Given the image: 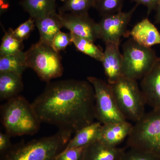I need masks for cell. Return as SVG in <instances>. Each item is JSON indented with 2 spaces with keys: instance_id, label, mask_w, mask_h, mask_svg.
<instances>
[{
  "instance_id": "6da1fadb",
  "label": "cell",
  "mask_w": 160,
  "mask_h": 160,
  "mask_svg": "<svg viewBox=\"0 0 160 160\" xmlns=\"http://www.w3.org/2000/svg\"><path fill=\"white\" fill-rule=\"evenodd\" d=\"M95 93L89 81L50 82L31 103L41 123L75 133L94 122Z\"/></svg>"
},
{
  "instance_id": "7a4b0ae2",
  "label": "cell",
  "mask_w": 160,
  "mask_h": 160,
  "mask_svg": "<svg viewBox=\"0 0 160 160\" xmlns=\"http://www.w3.org/2000/svg\"><path fill=\"white\" fill-rule=\"evenodd\" d=\"M73 134L59 129L52 135L13 145L1 155L0 160H54L65 148Z\"/></svg>"
},
{
  "instance_id": "3957f363",
  "label": "cell",
  "mask_w": 160,
  "mask_h": 160,
  "mask_svg": "<svg viewBox=\"0 0 160 160\" xmlns=\"http://www.w3.org/2000/svg\"><path fill=\"white\" fill-rule=\"evenodd\" d=\"M1 121L6 133L11 137L33 135L41 124L31 103L20 95L1 106Z\"/></svg>"
},
{
  "instance_id": "277c9868",
  "label": "cell",
  "mask_w": 160,
  "mask_h": 160,
  "mask_svg": "<svg viewBox=\"0 0 160 160\" xmlns=\"http://www.w3.org/2000/svg\"><path fill=\"white\" fill-rule=\"evenodd\" d=\"M127 144L130 148L149 152L160 159V109L145 113L135 123Z\"/></svg>"
},
{
  "instance_id": "5b68a950",
  "label": "cell",
  "mask_w": 160,
  "mask_h": 160,
  "mask_svg": "<svg viewBox=\"0 0 160 160\" xmlns=\"http://www.w3.org/2000/svg\"><path fill=\"white\" fill-rule=\"evenodd\" d=\"M26 53L28 68L33 69L43 81L49 82L62 75V57L52 46L39 41L32 44Z\"/></svg>"
},
{
  "instance_id": "8992f818",
  "label": "cell",
  "mask_w": 160,
  "mask_h": 160,
  "mask_svg": "<svg viewBox=\"0 0 160 160\" xmlns=\"http://www.w3.org/2000/svg\"><path fill=\"white\" fill-rule=\"evenodd\" d=\"M111 85L119 109L126 120L136 122L145 114L146 101L137 81L122 77Z\"/></svg>"
},
{
  "instance_id": "52a82bcc",
  "label": "cell",
  "mask_w": 160,
  "mask_h": 160,
  "mask_svg": "<svg viewBox=\"0 0 160 160\" xmlns=\"http://www.w3.org/2000/svg\"><path fill=\"white\" fill-rule=\"evenodd\" d=\"M123 47L122 74L128 78L142 79L159 59L151 48L141 46L132 39L126 42Z\"/></svg>"
},
{
  "instance_id": "ba28073f",
  "label": "cell",
  "mask_w": 160,
  "mask_h": 160,
  "mask_svg": "<svg viewBox=\"0 0 160 160\" xmlns=\"http://www.w3.org/2000/svg\"><path fill=\"white\" fill-rule=\"evenodd\" d=\"M87 80L94 89L96 119L102 125L127 121L119 109L111 85L94 77H88Z\"/></svg>"
},
{
  "instance_id": "9c48e42d",
  "label": "cell",
  "mask_w": 160,
  "mask_h": 160,
  "mask_svg": "<svg viewBox=\"0 0 160 160\" xmlns=\"http://www.w3.org/2000/svg\"><path fill=\"white\" fill-rule=\"evenodd\" d=\"M138 6L137 4L128 12L121 11L103 16L98 23L100 39L103 40L105 43L120 45V40L126 33L128 24Z\"/></svg>"
},
{
  "instance_id": "30bf717a",
  "label": "cell",
  "mask_w": 160,
  "mask_h": 160,
  "mask_svg": "<svg viewBox=\"0 0 160 160\" xmlns=\"http://www.w3.org/2000/svg\"><path fill=\"white\" fill-rule=\"evenodd\" d=\"M59 17L63 28L71 33L93 42L100 39L98 23L89 17L88 12L59 13Z\"/></svg>"
},
{
  "instance_id": "8fae6325",
  "label": "cell",
  "mask_w": 160,
  "mask_h": 160,
  "mask_svg": "<svg viewBox=\"0 0 160 160\" xmlns=\"http://www.w3.org/2000/svg\"><path fill=\"white\" fill-rule=\"evenodd\" d=\"M141 89L146 104L153 109H160V58L142 79Z\"/></svg>"
},
{
  "instance_id": "7c38bea8",
  "label": "cell",
  "mask_w": 160,
  "mask_h": 160,
  "mask_svg": "<svg viewBox=\"0 0 160 160\" xmlns=\"http://www.w3.org/2000/svg\"><path fill=\"white\" fill-rule=\"evenodd\" d=\"M122 61V54L120 51L119 44L106 43V48L102 63L109 84L115 83L123 76Z\"/></svg>"
},
{
  "instance_id": "4fadbf2b",
  "label": "cell",
  "mask_w": 160,
  "mask_h": 160,
  "mask_svg": "<svg viewBox=\"0 0 160 160\" xmlns=\"http://www.w3.org/2000/svg\"><path fill=\"white\" fill-rule=\"evenodd\" d=\"M132 127L127 121L102 125L99 141L107 146L118 147L128 138Z\"/></svg>"
},
{
  "instance_id": "5bb4252c",
  "label": "cell",
  "mask_w": 160,
  "mask_h": 160,
  "mask_svg": "<svg viewBox=\"0 0 160 160\" xmlns=\"http://www.w3.org/2000/svg\"><path fill=\"white\" fill-rule=\"evenodd\" d=\"M129 34L135 42L146 48L160 45L159 31L147 18L138 23Z\"/></svg>"
},
{
  "instance_id": "9a60e30c",
  "label": "cell",
  "mask_w": 160,
  "mask_h": 160,
  "mask_svg": "<svg viewBox=\"0 0 160 160\" xmlns=\"http://www.w3.org/2000/svg\"><path fill=\"white\" fill-rule=\"evenodd\" d=\"M102 126V125L98 121L81 128L75 133L73 137L70 139L63 150L78 147H86L99 141Z\"/></svg>"
},
{
  "instance_id": "2e32d148",
  "label": "cell",
  "mask_w": 160,
  "mask_h": 160,
  "mask_svg": "<svg viewBox=\"0 0 160 160\" xmlns=\"http://www.w3.org/2000/svg\"><path fill=\"white\" fill-rule=\"evenodd\" d=\"M125 152V148L111 147L98 141L86 147L84 160H121Z\"/></svg>"
},
{
  "instance_id": "e0dca14e",
  "label": "cell",
  "mask_w": 160,
  "mask_h": 160,
  "mask_svg": "<svg viewBox=\"0 0 160 160\" xmlns=\"http://www.w3.org/2000/svg\"><path fill=\"white\" fill-rule=\"evenodd\" d=\"M36 26L39 32L40 39L43 42L52 46V43L56 35L63 28L56 11L44 17L35 20Z\"/></svg>"
},
{
  "instance_id": "ac0fdd59",
  "label": "cell",
  "mask_w": 160,
  "mask_h": 160,
  "mask_svg": "<svg viewBox=\"0 0 160 160\" xmlns=\"http://www.w3.org/2000/svg\"><path fill=\"white\" fill-rule=\"evenodd\" d=\"M24 88L22 75L0 72V100L7 101L19 95Z\"/></svg>"
},
{
  "instance_id": "d6986e66",
  "label": "cell",
  "mask_w": 160,
  "mask_h": 160,
  "mask_svg": "<svg viewBox=\"0 0 160 160\" xmlns=\"http://www.w3.org/2000/svg\"><path fill=\"white\" fill-rule=\"evenodd\" d=\"M20 5L35 21L56 11V0H22Z\"/></svg>"
},
{
  "instance_id": "ffe728a7",
  "label": "cell",
  "mask_w": 160,
  "mask_h": 160,
  "mask_svg": "<svg viewBox=\"0 0 160 160\" xmlns=\"http://www.w3.org/2000/svg\"><path fill=\"white\" fill-rule=\"evenodd\" d=\"M28 68L26 52L22 51L0 58V72H12L22 75Z\"/></svg>"
},
{
  "instance_id": "44dd1931",
  "label": "cell",
  "mask_w": 160,
  "mask_h": 160,
  "mask_svg": "<svg viewBox=\"0 0 160 160\" xmlns=\"http://www.w3.org/2000/svg\"><path fill=\"white\" fill-rule=\"evenodd\" d=\"M70 33L72 42L78 51L97 61L102 62L104 52L95 45L94 42L88 39L78 36L71 32Z\"/></svg>"
},
{
  "instance_id": "7402d4cb",
  "label": "cell",
  "mask_w": 160,
  "mask_h": 160,
  "mask_svg": "<svg viewBox=\"0 0 160 160\" xmlns=\"http://www.w3.org/2000/svg\"><path fill=\"white\" fill-rule=\"evenodd\" d=\"M23 42L16 38L13 30L10 28L5 32L0 46V58L16 54L22 51Z\"/></svg>"
},
{
  "instance_id": "603a6c76",
  "label": "cell",
  "mask_w": 160,
  "mask_h": 160,
  "mask_svg": "<svg viewBox=\"0 0 160 160\" xmlns=\"http://www.w3.org/2000/svg\"><path fill=\"white\" fill-rule=\"evenodd\" d=\"M96 0H67L59 8V13L88 12L92 7H94Z\"/></svg>"
},
{
  "instance_id": "cb8c5ba5",
  "label": "cell",
  "mask_w": 160,
  "mask_h": 160,
  "mask_svg": "<svg viewBox=\"0 0 160 160\" xmlns=\"http://www.w3.org/2000/svg\"><path fill=\"white\" fill-rule=\"evenodd\" d=\"M124 0H96L95 8L102 15H108L122 11Z\"/></svg>"
},
{
  "instance_id": "d4e9b609",
  "label": "cell",
  "mask_w": 160,
  "mask_h": 160,
  "mask_svg": "<svg viewBox=\"0 0 160 160\" xmlns=\"http://www.w3.org/2000/svg\"><path fill=\"white\" fill-rule=\"evenodd\" d=\"M35 26V20L30 17L15 30H13V35L17 39L23 42L28 38Z\"/></svg>"
},
{
  "instance_id": "484cf974",
  "label": "cell",
  "mask_w": 160,
  "mask_h": 160,
  "mask_svg": "<svg viewBox=\"0 0 160 160\" xmlns=\"http://www.w3.org/2000/svg\"><path fill=\"white\" fill-rule=\"evenodd\" d=\"M86 147H78L63 150L54 160H84Z\"/></svg>"
},
{
  "instance_id": "4316f807",
  "label": "cell",
  "mask_w": 160,
  "mask_h": 160,
  "mask_svg": "<svg viewBox=\"0 0 160 160\" xmlns=\"http://www.w3.org/2000/svg\"><path fill=\"white\" fill-rule=\"evenodd\" d=\"M121 160H160L159 158L149 152L134 148L125 152Z\"/></svg>"
},
{
  "instance_id": "83f0119b",
  "label": "cell",
  "mask_w": 160,
  "mask_h": 160,
  "mask_svg": "<svg viewBox=\"0 0 160 160\" xmlns=\"http://www.w3.org/2000/svg\"><path fill=\"white\" fill-rule=\"evenodd\" d=\"M72 43L71 33H65L61 31L53 38L52 47L55 50L59 52L60 51L65 50Z\"/></svg>"
},
{
  "instance_id": "f1b7e54d",
  "label": "cell",
  "mask_w": 160,
  "mask_h": 160,
  "mask_svg": "<svg viewBox=\"0 0 160 160\" xmlns=\"http://www.w3.org/2000/svg\"><path fill=\"white\" fill-rule=\"evenodd\" d=\"M11 137L7 133L0 132V155H2L10 149L12 144L10 138Z\"/></svg>"
},
{
  "instance_id": "f546056e",
  "label": "cell",
  "mask_w": 160,
  "mask_h": 160,
  "mask_svg": "<svg viewBox=\"0 0 160 160\" xmlns=\"http://www.w3.org/2000/svg\"><path fill=\"white\" fill-rule=\"evenodd\" d=\"M132 1L136 2L138 5H143L146 6L148 8V13L149 14L150 12L155 9L159 0H132Z\"/></svg>"
},
{
  "instance_id": "4dcf8cb0",
  "label": "cell",
  "mask_w": 160,
  "mask_h": 160,
  "mask_svg": "<svg viewBox=\"0 0 160 160\" xmlns=\"http://www.w3.org/2000/svg\"><path fill=\"white\" fill-rule=\"evenodd\" d=\"M155 10L156 11V22L160 24V0H159L158 2Z\"/></svg>"
},
{
  "instance_id": "1f68e13d",
  "label": "cell",
  "mask_w": 160,
  "mask_h": 160,
  "mask_svg": "<svg viewBox=\"0 0 160 160\" xmlns=\"http://www.w3.org/2000/svg\"><path fill=\"white\" fill-rule=\"evenodd\" d=\"M2 6H1V11H3V10L6 9L8 8V6H6L7 5L9 6V3L7 2V1L8 0H2Z\"/></svg>"
},
{
  "instance_id": "d6a6232c",
  "label": "cell",
  "mask_w": 160,
  "mask_h": 160,
  "mask_svg": "<svg viewBox=\"0 0 160 160\" xmlns=\"http://www.w3.org/2000/svg\"><path fill=\"white\" fill-rule=\"evenodd\" d=\"M61 1H62V2H65L66 1H67V0H61Z\"/></svg>"
}]
</instances>
